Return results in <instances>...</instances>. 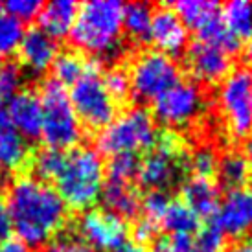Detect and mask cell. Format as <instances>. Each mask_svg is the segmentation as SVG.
<instances>
[{
	"label": "cell",
	"mask_w": 252,
	"mask_h": 252,
	"mask_svg": "<svg viewBox=\"0 0 252 252\" xmlns=\"http://www.w3.org/2000/svg\"><path fill=\"white\" fill-rule=\"evenodd\" d=\"M6 212L17 239L28 247H46L68 221V208L56 189L32 175H19L6 191Z\"/></svg>",
	"instance_id": "obj_1"
},
{
	"label": "cell",
	"mask_w": 252,
	"mask_h": 252,
	"mask_svg": "<svg viewBox=\"0 0 252 252\" xmlns=\"http://www.w3.org/2000/svg\"><path fill=\"white\" fill-rule=\"evenodd\" d=\"M124 4L118 0H92L79 6L70 42L92 59L116 61L124 54Z\"/></svg>",
	"instance_id": "obj_2"
},
{
	"label": "cell",
	"mask_w": 252,
	"mask_h": 252,
	"mask_svg": "<svg viewBox=\"0 0 252 252\" xmlns=\"http://www.w3.org/2000/svg\"><path fill=\"white\" fill-rule=\"evenodd\" d=\"M56 191L66 208L91 210L99 201L105 184V162L92 147H74L64 155L61 171L56 177Z\"/></svg>",
	"instance_id": "obj_3"
},
{
	"label": "cell",
	"mask_w": 252,
	"mask_h": 252,
	"mask_svg": "<svg viewBox=\"0 0 252 252\" xmlns=\"http://www.w3.org/2000/svg\"><path fill=\"white\" fill-rule=\"evenodd\" d=\"M37 96L42 109L41 138L44 147L59 151L77 147L83 138V129L64 85L57 83L56 79H44Z\"/></svg>",
	"instance_id": "obj_4"
},
{
	"label": "cell",
	"mask_w": 252,
	"mask_h": 252,
	"mask_svg": "<svg viewBox=\"0 0 252 252\" xmlns=\"http://www.w3.org/2000/svg\"><path fill=\"white\" fill-rule=\"evenodd\" d=\"M157 124L153 114L144 107L124 111L96 136V151L103 155L134 153L151 149L157 142Z\"/></svg>",
	"instance_id": "obj_5"
},
{
	"label": "cell",
	"mask_w": 252,
	"mask_h": 252,
	"mask_svg": "<svg viewBox=\"0 0 252 252\" xmlns=\"http://www.w3.org/2000/svg\"><path fill=\"white\" fill-rule=\"evenodd\" d=\"M186 157L181 134L173 129H166L157 134L151 151L140 158L136 179L149 191H168L186 169Z\"/></svg>",
	"instance_id": "obj_6"
},
{
	"label": "cell",
	"mask_w": 252,
	"mask_h": 252,
	"mask_svg": "<svg viewBox=\"0 0 252 252\" xmlns=\"http://www.w3.org/2000/svg\"><path fill=\"white\" fill-rule=\"evenodd\" d=\"M68 96L79 122L89 129L101 131L116 118L118 103L109 96L101 81V63L98 59L91 57L87 70L72 85Z\"/></svg>",
	"instance_id": "obj_7"
},
{
	"label": "cell",
	"mask_w": 252,
	"mask_h": 252,
	"mask_svg": "<svg viewBox=\"0 0 252 252\" xmlns=\"http://www.w3.org/2000/svg\"><path fill=\"white\" fill-rule=\"evenodd\" d=\"M131 96L136 101H155L181 81V66L173 57L158 50H144L127 68Z\"/></svg>",
	"instance_id": "obj_8"
},
{
	"label": "cell",
	"mask_w": 252,
	"mask_h": 252,
	"mask_svg": "<svg viewBox=\"0 0 252 252\" xmlns=\"http://www.w3.org/2000/svg\"><path fill=\"white\" fill-rule=\"evenodd\" d=\"M217 107L232 138L243 140L252 133V70L247 66L232 68L219 83Z\"/></svg>",
	"instance_id": "obj_9"
},
{
	"label": "cell",
	"mask_w": 252,
	"mask_h": 252,
	"mask_svg": "<svg viewBox=\"0 0 252 252\" xmlns=\"http://www.w3.org/2000/svg\"><path fill=\"white\" fill-rule=\"evenodd\" d=\"M204 92L195 81H179L153 101V118L168 127H186L204 111Z\"/></svg>",
	"instance_id": "obj_10"
},
{
	"label": "cell",
	"mask_w": 252,
	"mask_h": 252,
	"mask_svg": "<svg viewBox=\"0 0 252 252\" xmlns=\"http://www.w3.org/2000/svg\"><path fill=\"white\" fill-rule=\"evenodd\" d=\"M77 238L98 252H114L127 243L129 226L126 219L107 210L91 208L77 219Z\"/></svg>",
	"instance_id": "obj_11"
},
{
	"label": "cell",
	"mask_w": 252,
	"mask_h": 252,
	"mask_svg": "<svg viewBox=\"0 0 252 252\" xmlns=\"http://www.w3.org/2000/svg\"><path fill=\"white\" fill-rule=\"evenodd\" d=\"M184 66L197 83L217 85L230 74L232 59L221 48L195 41L184 50Z\"/></svg>",
	"instance_id": "obj_12"
},
{
	"label": "cell",
	"mask_w": 252,
	"mask_h": 252,
	"mask_svg": "<svg viewBox=\"0 0 252 252\" xmlns=\"http://www.w3.org/2000/svg\"><path fill=\"white\" fill-rule=\"evenodd\" d=\"M214 221L226 238L243 239L252 234V182L223 197Z\"/></svg>",
	"instance_id": "obj_13"
},
{
	"label": "cell",
	"mask_w": 252,
	"mask_h": 252,
	"mask_svg": "<svg viewBox=\"0 0 252 252\" xmlns=\"http://www.w3.org/2000/svg\"><path fill=\"white\" fill-rule=\"evenodd\" d=\"M149 41L155 44V50L173 59L188 48V28L171 6H158L153 9Z\"/></svg>",
	"instance_id": "obj_14"
},
{
	"label": "cell",
	"mask_w": 252,
	"mask_h": 252,
	"mask_svg": "<svg viewBox=\"0 0 252 252\" xmlns=\"http://www.w3.org/2000/svg\"><path fill=\"white\" fill-rule=\"evenodd\" d=\"M19 59L24 70L32 76H42L52 68L59 54V44L56 39L46 35L39 26H32L24 32L22 41L19 44Z\"/></svg>",
	"instance_id": "obj_15"
},
{
	"label": "cell",
	"mask_w": 252,
	"mask_h": 252,
	"mask_svg": "<svg viewBox=\"0 0 252 252\" xmlns=\"http://www.w3.org/2000/svg\"><path fill=\"white\" fill-rule=\"evenodd\" d=\"M7 118L24 140H35L41 136L42 109L41 101L33 91H19L7 101Z\"/></svg>",
	"instance_id": "obj_16"
},
{
	"label": "cell",
	"mask_w": 252,
	"mask_h": 252,
	"mask_svg": "<svg viewBox=\"0 0 252 252\" xmlns=\"http://www.w3.org/2000/svg\"><path fill=\"white\" fill-rule=\"evenodd\" d=\"M32 151L28 142L11 126L4 107H0V166L9 171H26L30 168Z\"/></svg>",
	"instance_id": "obj_17"
},
{
	"label": "cell",
	"mask_w": 252,
	"mask_h": 252,
	"mask_svg": "<svg viewBox=\"0 0 252 252\" xmlns=\"http://www.w3.org/2000/svg\"><path fill=\"white\" fill-rule=\"evenodd\" d=\"M182 203L188 206L199 219L204 217H214L217 214L221 197H219V188H217L214 181L208 179H197V177H189L188 181L181 186Z\"/></svg>",
	"instance_id": "obj_18"
},
{
	"label": "cell",
	"mask_w": 252,
	"mask_h": 252,
	"mask_svg": "<svg viewBox=\"0 0 252 252\" xmlns=\"http://www.w3.org/2000/svg\"><path fill=\"white\" fill-rule=\"evenodd\" d=\"M77 11L79 4L74 0H52L48 4H42L41 11L37 15L39 28L56 41L63 39L70 33Z\"/></svg>",
	"instance_id": "obj_19"
},
{
	"label": "cell",
	"mask_w": 252,
	"mask_h": 252,
	"mask_svg": "<svg viewBox=\"0 0 252 252\" xmlns=\"http://www.w3.org/2000/svg\"><path fill=\"white\" fill-rule=\"evenodd\" d=\"M99 199L105 206L103 210L122 219H134L140 214L142 195L138 193V188L133 186V182L105 181Z\"/></svg>",
	"instance_id": "obj_20"
},
{
	"label": "cell",
	"mask_w": 252,
	"mask_h": 252,
	"mask_svg": "<svg viewBox=\"0 0 252 252\" xmlns=\"http://www.w3.org/2000/svg\"><path fill=\"white\" fill-rule=\"evenodd\" d=\"M216 177L228 191L249 186L252 181V162L243 151L228 149L219 157Z\"/></svg>",
	"instance_id": "obj_21"
},
{
	"label": "cell",
	"mask_w": 252,
	"mask_h": 252,
	"mask_svg": "<svg viewBox=\"0 0 252 252\" xmlns=\"http://www.w3.org/2000/svg\"><path fill=\"white\" fill-rule=\"evenodd\" d=\"M153 22V6L147 2H129L124 6V32L134 44L149 41Z\"/></svg>",
	"instance_id": "obj_22"
},
{
	"label": "cell",
	"mask_w": 252,
	"mask_h": 252,
	"mask_svg": "<svg viewBox=\"0 0 252 252\" xmlns=\"http://www.w3.org/2000/svg\"><path fill=\"white\" fill-rule=\"evenodd\" d=\"M171 7L186 24V28L195 32L212 19H216L217 15H221V6L217 2H208V0H181L171 4Z\"/></svg>",
	"instance_id": "obj_23"
},
{
	"label": "cell",
	"mask_w": 252,
	"mask_h": 252,
	"mask_svg": "<svg viewBox=\"0 0 252 252\" xmlns=\"http://www.w3.org/2000/svg\"><path fill=\"white\" fill-rule=\"evenodd\" d=\"M226 28L236 39H252V4L245 0H232L228 4L221 6Z\"/></svg>",
	"instance_id": "obj_24"
},
{
	"label": "cell",
	"mask_w": 252,
	"mask_h": 252,
	"mask_svg": "<svg viewBox=\"0 0 252 252\" xmlns=\"http://www.w3.org/2000/svg\"><path fill=\"white\" fill-rule=\"evenodd\" d=\"M160 224L169 236H191L193 232L199 230V217L182 201L171 199L169 208Z\"/></svg>",
	"instance_id": "obj_25"
},
{
	"label": "cell",
	"mask_w": 252,
	"mask_h": 252,
	"mask_svg": "<svg viewBox=\"0 0 252 252\" xmlns=\"http://www.w3.org/2000/svg\"><path fill=\"white\" fill-rule=\"evenodd\" d=\"M89 61L91 59H85L83 54H79L76 50L59 52L52 64V70H54L52 79H56L57 83L61 85H74L85 74Z\"/></svg>",
	"instance_id": "obj_26"
},
{
	"label": "cell",
	"mask_w": 252,
	"mask_h": 252,
	"mask_svg": "<svg viewBox=\"0 0 252 252\" xmlns=\"http://www.w3.org/2000/svg\"><path fill=\"white\" fill-rule=\"evenodd\" d=\"M64 155L66 151H59V149H52V147L39 149L30 160V168L33 169V173L37 175V181H56L57 173L61 171V166L64 162Z\"/></svg>",
	"instance_id": "obj_27"
},
{
	"label": "cell",
	"mask_w": 252,
	"mask_h": 252,
	"mask_svg": "<svg viewBox=\"0 0 252 252\" xmlns=\"http://www.w3.org/2000/svg\"><path fill=\"white\" fill-rule=\"evenodd\" d=\"M219 155L212 146H199L186 157V169L191 171V177L214 181L217 171Z\"/></svg>",
	"instance_id": "obj_28"
},
{
	"label": "cell",
	"mask_w": 252,
	"mask_h": 252,
	"mask_svg": "<svg viewBox=\"0 0 252 252\" xmlns=\"http://www.w3.org/2000/svg\"><path fill=\"white\" fill-rule=\"evenodd\" d=\"M140 158L134 153H118L112 155L111 160L105 166V181L114 182H133L138 175Z\"/></svg>",
	"instance_id": "obj_29"
},
{
	"label": "cell",
	"mask_w": 252,
	"mask_h": 252,
	"mask_svg": "<svg viewBox=\"0 0 252 252\" xmlns=\"http://www.w3.org/2000/svg\"><path fill=\"white\" fill-rule=\"evenodd\" d=\"M24 35L22 22L6 11H0V56H11L17 52Z\"/></svg>",
	"instance_id": "obj_30"
},
{
	"label": "cell",
	"mask_w": 252,
	"mask_h": 252,
	"mask_svg": "<svg viewBox=\"0 0 252 252\" xmlns=\"http://www.w3.org/2000/svg\"><path fill=\"white\" fill-rule=\"evenodd\" d=\"M101 81L105 85L109 96H111L116 103H122V101H126V99L131 96L129 74H127V68H124V66H120V64L111 66L109 70L103 72Z\"/></svg>",
	"instance_id": "obj_31"
},
{
	"label": "cell",
	"mask_w": 252,
	"mask_h": 252,
	"mask_svg": "<svg viewBox=\"0 0 252 252\" xmlns=\"http://www.w3.org/2000/svg\"><path fill=\"white\" fill-rule=\"evenodd\" d=\"M193 247L195 252H226V236L212 219L210 223L197 230Z\"/></svg>",
	"instance_id": "obj_32"
},
{
	"label": "cell",
	"mask_w": 252,
	"mask_h": 252,
	"mask_svg": "<svg viewBox=\"0 0 252 252\" xmlns=\"http://www.w3.org/2000/svg\"><path fill=\"white\" fill-rule=\"evenodd\" d=\"M169 203H171V197L168 195V191H147L140 201V212L144 214L142 217L160 226L162 219L169 208Z\"/></svg>",
	"instance_id": "obj_33"
},
{
	"label": "cell",
	"mask_w": 252,
	"mask_h": 252,
	"mask_svg": "<svg viewBox=\"0 0 252 252\" xmlns=\"http://www.w3.org/2000/svg\"><path fill=\"white\" fill-rule=\"evenodd\" d=\"M22 83V70L15 63H6L0 66V107L13 98Z\"/></svg>",
	"instance_id": "obj_34"
},
{
	"label": "cell",
	"mask_w": 252,
	"mask_h": 252,
	"mask_svg": "<svg viewBox=\"0 0 252 252\" xmlns=\"http://www.w3.org/2000/svg\"><path fill=\"white\" fill-rule=\"evenodd\" d=\"M44 252H98L91 245H87L83 239H79L76 234H59L56 239H52Z\"/></svg>",
	"instance_id": "obj_35"
},
{
	"label": "cell",
	"mask_w": 252,
	"mask_h": 252,
	"mask_svg": "<svg viewBox=\"0 0 252 252\" xmlns=\"http://www.w3.org/2000/svg\"><path fill=\"white\" fill-rule=\"evenodd\" d=\"M42 7V2L39 0H7L4 4L7 15H11L17 21H32L35 19Z\"/></svg>",
	"instance_id": "obj_36"
},
{
	"label": "cell",
	"mask_w": 252,
	"mask_h": 252,
	"mask_svg": "<svg viewBox=\"0 0 252 252\" xmlns=\"http://www.w3.org/2000/svg\"><path fill=\"white\" fill-rule=\"evenodd\" d=\"M155 252H195L191 236H166L155 241Z\"/></svg>",
	"instance_id": "obj_37"
},
{
	"label": "cell",
	"mask_w": 252,
	"mask_h": 252,
	"mask_svg": "<svg viewBox=\"0 0 252 252\" xmlns=\"http://www.w3.org/2000/svg\"><path fill=\"white\" fill-rule=\"evenodd\" d=\"M157 232H158V224L149 221L146 217L138 219L133 226V236H134V243L136 245H147L157 239Z\"/></svg>",
	"instance_id": "obj_38"
},
{
	"label": "cell",
	"mask_w": 252,
	"mask_h": 252,
	"mask_svg": "<svg viewBox=\"0 0 252 252\" xmlns=\"http://www.w3.org/2000/svg\"><path fill=\"white\" fill-rule=\"evenodd\" d=\"M9 232H11V223H9V217H7L6 206L0 201V241H6Z\"/></svg>",
	"instance_id": "obj_39"
},
{
	"label": "cell",
	"mask_w": 252,
	"mask_h": 252,
	"mask_svg": "<svg viewBox=\"0 0 252 252\" xmlns=\"http://www.w3.org/2000/svg\"><path fill=\"white\" fill-rule=\"evenodd\" d=\"M0 252H32V251L22 241H19V239H6L0 245Z\"/></svg>",
	"instance_id": "obj_40"
},
{
	"label": "cell",
	"mask_w": 252,
	"mask_h": 252,
	"mask_svg": "<svg viewBox=\"0 0 252 252\" xmlns=\"http://www.w3.org/2000/svg\"><path fill=\"white\" fill-rule=\"evenodd\" d=\"M241 56H243V63H245L243 66H247V68L252 70V39L247 41V44L243 46V54H241Z\"/></svg>",
	"instance_id": "obj_41"
},
{
	"label": "cell",
	"mask_w": 252,
	"mask_h": 252,
	"mask_svg": "<svg viewBox=\"0 0 252 252\" xmlns=\"http://www.w3.org/2000/svg\"><path fill=\"white\" fill-rule=\"evenodd\" d=\"M114 252H149V251H147L146 247L136 245V243H126V245H122Z\"/></svg>",
	"instance_id": "obj_42"
},
{
	"label": "cell",
	"mask_w": 252,
	"mask_h": 252,
	"mask_svg": "<svg viewBox=\"0 0 252 252\" xmlns=\"http://www.w3.org/2000/svg\"><path fill=\"white\" fill-rule=\"evenodd\" d=\"M226 252H252V243H238Z\"/></svg>",
	"instance_id": "obj_43"
},
{
	"label": "cell",
	"mask_w": 252,
	"mask_h": 252,
	"mask_svg": "<svg viewBox=\"0 0 252 252\" xmlns=\"http://www.w3.org/2000/svg\"><path fill=\"white\" fill-rule=\"evenodd\" d=\"M2 171H4V169H2V166H0V175H2Z\"/></svg>",
	"instance_id": "obj_44"
}]
</instances>
